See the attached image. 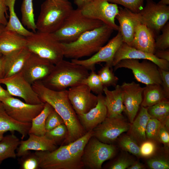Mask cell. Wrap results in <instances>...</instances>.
Instances as JSON below:
<instances>
[{"instance_id": "obj_1", "label": "cell", "mask_w": 169, "mask_h": 169, "mask_svg": "<svg viewBox=\"0 0 169 169\" xmlns=\"http://www.w3.org/2000/svg\"><path fill=\"white\" fill-rule=\"evenodd\" d=\"M32 86L41 100L50 104L63 119L68 130L63 145L72 142L86 133L69 99L67 90H51L45 86L41 80L34 82Z\"/></svg>"}, {"instance_id": "obj_2", "label": "cell", "mask_w": 169, "mask_h": 169, "mask_svg": "<svg viewBox=\"0 0 169 169\" xmlns=\"http://www.w3.org/2000/svg\"><path fill=\"white\" fill-rule=\"evenodd\" d=\"M113 31L104 24L100 27L85 32L72 42L61 43L64 57L79 59L92 56L107 42Z\"/></svg>"}, {"instance_id": "obj_3", "label": "cell", "mask_w": 169, "mask_h": 169, "mask_svg": "<svg viewBox=\"0 0 169 169\" xmlns=\"http://www.w3.org/2000/svg\"><path fill=\"white\" fill-rule=\"evenodd\" d=\"M89 73L84 66L63 59L55 64L49 74L41 81L50 89L61 91L81 84Z\"/></svg>"}, {"instance_id": "obj_4", "label": "cell", "mask_w": 169, "mask_h": 169, "mask_svg": "<svg viewBox=\"0 0 169 169\" xmlns=\"http://www.w3.org/2000/svg\"><path fill=\"white\" fill-rule=\"evenodd\" d=\"M73 9L69 0H45L41 5L35 23L37 31L54 33L61 27Z\"/></svg>"}, {"instance_id": "obj_5", "label": "cell", "mask_w": 169, "mask_h": 169, "mask_svg": "<svg viewBox=\"0 0 169 169\" xmlns=\"http://www.w3.org/2000/svg\"><path fill=\"white\" fill-rule=\"evenodd\" d=\"M30 52L56 64L64 57L61 43L53 33L36 31L25 37Z\"/></svg>"}, {"instance_id": "obj_6", "label": "cell", "mask_w": 169, "mask_h": 169, "mask_svg": "<svg viewBox=\"0 0 169 169\" xmlns=\"http://www.w3.org/2000/svg\"><path fill=\"white\" fill-rule=\"evenodd\" d=\"M102 21L89 18L84 15L80 8L73 9L65 19L61 27L53 33L62 43H69L77 39L83 33L100 27Z\"/></svg>"}, {"instance_id": "obj_7", "label": "cell", "mask_w": 169, "mask_h": 169, "mask_svg": "<svg viewBox=\"0 0 169 169\" xmlns=\"http://www.w3.org/2000/svg\"><path fill=\"white\" fill-rule=\"evenodd\" d=\"M42 169H81L84 166L81 159L73 156L68 144L61 146L52 151H36Z\"/></svg>"}, {"instance_id": "obj_8", "label": "cell", "mask_w": 169, "mask_h": 169, "mask_svg": "<svg viewBox=\"0 0 169 169\" xmlns=\"http://www.w3.org/2000/svg\"><path fill=\"white\" fill-rule=\"evenodd\" d=\"M114 67L115 71L121 68L131 69L136 79L146 85L152 84L161 85L158 67L151 61L144 59L140 62L138 59H125L120 61Z\"/></svg>"}, {"instance_id": "obj_9", "label": "cell", "mask_w": 169, "mask_h": 169, "mask_svg": "<svg viewBox=\"0 0 169 169\" xmlns=\"http://www.w3.org/2000/svg\"><path fill=\"white\" fill-rule=\"evenodd\" d=\"M116 151L115 146L103 143L93 136L84 147L81 160L84 167L100 169L105 161L115 156Z\"/></svg>"}, {"instance_id": "obj_10", "label": "cell", "mask_w": 169, "mask_h": 169, "mask_svg": "<svg viewBox=\"0 0 169 169\" xmlns=\"http://www.w3.org/2000/svg\"><path fill=\"white\" fill-rule=\"evenodd\" d=\"M137 13L140 23L151 30L156 38L169 19V6L146 0L145 6Z\"/></svg>"}, {"instance_id": "obj_11", "label": "cell", "mask_w": 169, "mask_h": 169, "mask_svg": "<svg viewBox=\"0 0 169 169\" xmlns=\"http://www.w3.org/2000/svg\"><path fill=\"white\" fill-rule=\"evenodd\" d=\"M79 8L86 17L100 20L113 30L119 31V26L115 21L119 11L117 4L106 0H94Z\"/></svg>"}, {"instance_id": "obj_12", "label": "cell", "mask_w": 169, "mask_h": 169, "mask_svg": "<svg viewBox=\"0 0 169 169\" xmlns=\"http://www.w3.org/2000/svg\"><path fill=\"white\" fill-rule=\"evenodd\" d=\"M8 114L14 120L21 123H30L43 110V103L33 105L27 103L13 96L0 100Z\"/></svg>"}, {"instance_id": "obj_13", "label": "cell", "mask_w": 169, "mask_h": 169, "mask_svg": "<svg viewBox=\"0 0 169 169\" xmlns=\"http://www.w3.org/2000/svg\"><path fill=\"white\" fill-rule=\"evenodd\" d=\"M130 124L122 115L107 117L93 130V136L103 143L111 144L123 133L128 131Z\"/></svg>"}, {"instance_id": "obj_14", "label": "cell", "mask_w": 169, "mask_h": 169, "mask_svg": "<svg viewBox=\"0 0 169 169\" xmlns=\"http://www.w3.org/2000/svg\"><path fill=\"white\" fill-rule=\"evenodd\" d=\"M6 85L7 90L13 96L22 98L25 102L36 105L43 103L32 84L24 78L21 72L10 76L0 79V84Z\"/></svg>"}, {"instance_id": "obj_15", "label": "cell", "mask_w": 169, "mask_h": 169, "mask_svg": "<svg viewBox=\"0 0 169 169\" xmlns=\"http://www.w3.org/2000/svg\"><path fill=\"white\" fill-rule=\"evenodd\" d=\"M123 43L121 33L118 31L115 37L89 58L85 59H71V61L82 65L91 71L95 70V64L101 62H105L112 67V64L114 56Z\"/></svg>"}, {"instance_id": "obj_16", "label": "cell", "mask_w": 169, "mask_h": 169, "mask_svg": "<svg viewBox=\"0 0 169 169\" xmlns=\"http://www.w3.org/2000/svg\"><path fill=\"white\" fill-rule=\"evenodd\" d=\"M69 101L77 115L85 113L96 105L97 96L86 84H80L67 90Z\"/></svg>"}, {"instance_id": "obj_17", "label": "cell", "mask_w": 169, "mask_h": 169, "mask_svg": "<svg viewBox=\"0 0 169 169\" xmlns=\"http://www.w3.org/2000/svg\"><path fill=\"white\" fill-rule=\"evenodd\" d=\"M54 66V64L48 60L31 53L21 72L25 79L32 84L48 76Z\"/></svg>"}, {"instance_id": "obj_18", "label": "cell", "mask_w": 169, "mask_h": 169, "mask_svg": "<svg viewBox=\"0 0 169 169\" xmlns=\"http://www.w3.org/2000/svg\"><path fill=\"white\" fill-rule=\"evenodd\" d=\"M120 86L125 107L124 111L131 123L135 119L142 103L144 87L134 81L124 82Z\"/></svg>"}, {"instance_id": "obj_19", "label": "cell", "mask_w": 169, "mask_h": 169, "mask_svg": "<svg viewBox=\"0 0 169 169\" xmlns=\"http://www.w3.org/2000/svg\"><path fill=\"white\" fill-rule=\"evenodd\" d=\"M125 59L148 60L155 63L160 69L169 70V62L158 58L154 54L138 50L123 42L115 54L112 66H114L120 61Z\"/></svg>"}, {"instance_id": "obj_20", "label": "cell", "mask_w": 169, "mask_h": 169, "mask_svg": "<svg viewBox=\"0 0 169 169\" xmlns=\"http://www.w3.org/2000/svg\"><path fill=\"white\" fill-rule=\"evenodd\" d=\"M97 96V103L95 107L85 113L77 115L80 124L86 132L93 130L107 116L104 96L102 94Z\"/></svg>"}, {"instance_id": "obj_21", "label": "cell", "mask_w": 169, "mask_h": 169, "mask_svg": "<svg viewBox=\"0 0 169 169\" xmlns=\"http://www.w3.org/2000/svg\"><path fill=\"white\" fill-rule=\"evenodd\" d=\"M119 11L115 17L119 23V31L121 35L123 42L131 46L135 28L139 21L137 13H135L126 8L119 7Z\"/></svg>"}, {"instance_id": "obj_22", "label": "cell", "mask_w": 169, "mask_h": 169, "mask_svg": "<svg viewBox=\"0 0 169 169\" xmlns=\"http://www.w3.org/2000/svg\"><path fill=\"white\" fill-rule=\"evenodd\" d=\"M155 39L152 31L138 21L135 27L131 46L144 52L154 54L156 50Z\"/></svg>"}, {"instance_id": "obj_23", "label": "cell", "mask_w": 169, "mask_h": 169, "mask_svg": "<svg viewBox=\"0 0 169 169\" xmlns=\"http://www.w3.org/2000/svg\"><path fill=\"white\" fill-rule=\"evenodd\" d=\"M26 140H21L17 149V156L20 157L30 150L52 151L57 148V144L45 135L28 134Z\"/></svg>"}, {"instance_id": "obj_24", "label": "cell", "mask_w": 169, "mask_h": 169, "mask_svg": "<svg viewBox=\"0 0 169 169\" xmlns=\"http://www.w3.org/2000/svg\"><path fill=\"white\" fill-rule=\"evenodd\" d=\"M26 42L25 37L4 28L0 33V52L3 56L7 55L25 47Z\"/></svg>"}, {"instance_id": "obj_25", "label": "cell", "mask_w": 169, "mask_h": 169, "mask_svg": "<svg viewBox=\"0 0 169 169\" xmlns=\"http://www.w3.org/2000/svg\"><path fill=\"white\" fill-rule=\"evenodd\" d=\"M104 102L107 110V117H113L121 115L125 110L122 93L120 85L117 84L114 90H110L104 87Z\"/></svg>"}, {"instance_id": "obj_26", "label": "cell", "mask_w": 169, "mask_h": 169, "mask_svg": "<svg viewBox=\"0 0 169 169\" xmlns=\"http://www.w3.org/2000/svg\"><path fill=\"white\" fill-rule=\"evenodd\" d=\"M31 53L25 47L4 56L5 60L4 77L21 72Z\"/></svg>"}, {"instance_id": "obj_27", "label": "cell", "mask_w": 169, "mask_h": 169, "mask_svg": "<svg viewBox=\"0 0 169 169\" xmlns=\"http://www.w3.org/2000/svg\"><path fill=\"white\" fill-rule=\"evenodd\" d=\"M31 125V123H21L13 119L7 113L0 101V133L4 134L9 131L14 133L16 131L21 135L23 140L28 134Z\"/></svg>"}, {"instance_id": "obj_28", "label": "cell", "mask_w": 169, "mask_h": 169, "mask_svg": "<svg viewBox=\"0 0 169 169\" xmlns=\"http://www.w3.org/2000/svg\"><path fill=\"white\" fill-rule=\"evenodd\" d=\"M150 118L146 108L141 106L138 115L131 123L128 131V135L139 146L147 140L146 129L147 122Z\"/></svg>"}, {"instance_id": "obj_29", "label": "cell", "mask_w": 169, "mask_h": 169, "mask_svg": "<svg viewBox=\"0 0 169 169\" xmlns=\"http://www.w3.org/2000/svg\"><path fill=\"white\" fill-rule=\"evenodd\" d=\"M141 106L147 108L167 99L161 85L152 84L144 87Z\"/></svg>"}, {"instance_id": "obj_30", "label": "cell", "mask_w": 169, "mask_h": 169, "mask_svg": "<svg viewBox=\"0 0 169 169\" xmlns=\"http://www.w3.org/2000/svg\"><path fill=\"white\" fill-rule=\"evenodd\" d=\"M20 142L19 138L14 133L3 136L0 141V165L6 159L16 158L17 155L15 150Z\"/></svg>"}, {"instance_id": "obj_31", "label": "cell", "mask_w": 169, "mask_h": 169, "mask_svg": "<svg viewBox=\"0 0 169 169\" xmlns=\"http://www.w3.org/2000/svg\"><path fill=\"white\" fill-rule=\"evenodd\" d=\"M16 0H6V4L9 11V20L5 29L15 31L19 34L27 37L31 35L33 32L26 29L18 18L15 11Z\"/></svg>"}, {"instance_id": "obj_32", "label": "cell", "mask_w": 169, "mask_h": 169, "mask_svg": "<svg viewBox=\"0 0 169 169\" xmlns=\"http://www.w3.org/2000/svg\"><path fill=\"white\" fill-rule=\"evenodd\" d=\"M53 109L50 104L45 102L43 110L33 119L28 134L38 136L45 135L47 131L45 125L46 120L49 115Z\"/></svg>"}, {"instance_id": "obj_33", "label": "cell", "mask_w": 169, "mask_h": 169, "mask_svg": "<svg viewBox=\"0 0 169 169\" xmlns=\"http://www.w3.org/2000/svg\"><path fill=\"white\" fill-rule=\"evenodd\" d=\"M21 11L22 24L32 32H36L33 0H23Z\"/></svg>"}, {"instance_id": "obj_34", "label": "cell", "mask_w": 169, "mask_h": 169, "mask_svg": "<svg viewBox=\"0 0 169 169\" xmlns=\"http://www.w3.org/2000/svg\"><path fill=\"white\" fill-rule=\"evenodd\" d=\"M146 108L151 118L157 119L161 122L169 116V102L168 99H165Z\"/></svg>"}, {"instance_id": "obj_35", "label": "cell", "mask_w": 169, "mask_h": 169, "mask_svg": "<svg viewBox=\"0 0 169 169\" xmlns=\"http://www.w3.org/2000/svg\"><path fill=\"white\" fill-rule=\"evenodd\" d=\"M112 67L105 64L98 72V74L104 87H115L119 80L118 78L113 73Z\"/></svg>"}, {"instance_id": "obj_36", "label": "cell", "mask_w": 169, "mask_h": 169, "mask_svg": "<svg viewBox=\"0 0 169 169\" xmlns=\"http://www.w3.org/2000/svg\"><path fill=\"white\" fill-rule=\"evenodd\" d=\"M119 144L123 150L128 151L137 157L141 156L140 146L129 135L122 136L119 140Z\"/></svg>"}, {"instance_id": "obj_37", "label": "cell", "mask_w": 169, "mask_h": 169, "mask_svg": "<svg viewBox=\"0 0 169 169\" xmlns=\"http://www.w3.org/2000/svg\"><path fill=\"white\" fill-rule=\"evenodd\" d=\"M19 158L18 163L21 169H40L39 159L35 152L28 151Z\"/></svg>"}, {"instance_id": "obj_38", "label": "cell", "mask_w": 169, "mask_h": 169, "mask_svg": "<svg viewBox=\"0 0 169 169\" xmlns=\"http://www.w3.org/2000/svg\"><path fill=\"white\" fill-rule=\"evenodd\" d=\"M81 84L86 85L91 91L98 95L104 93V87L100 79L95 70H91L88 76L85 79Z\"/></svg>"}, {"instance_id": "obj_39", "label": "cell", "mask_w": 169, "mask_h": 169, "mask_svg": "<svg viewBox=\"0 0 169 169\" xmlns=\"http://www.w3.org/2000/svg\"><path fill=\"white\" fill-rule=\"evenodd\" d=\"M68 133L67 127L64 123L54 128L47 131L45 135L57 145L65 139Z\"/></svg>"}, {"instance_id": "obj_40", "label": "cell", "mask_w": 169, "mask_h": 169, "mask_svg": "<svg viewBox=\"0 0 169 169\" xmlns=\"http://www.w3.org/2000/svg\"><path fill=\"white\" fill-rule=\"evenodd\" d=\"M108 2L121 5L135 13H138L144 7V0H106Z\"/></svg>"}, {"instance_id": "obj_41", "label": "cell", "mask_w": 169, "mask_h": 169, "mask_svg": "<svg viewBox=\"0 0 169 169\" xmlns=\"http://www.w3.org/2000/svg\"><path fill=\"white\" fill-rule=\"evenodd\" d=\"M161 124L159 120L151 118L147 122L146 129V139L154 141H158V134Z\"/></svg>"}, {"instance_id": "obj_42", "label": "cell", "mask_w": 169, "mask_h": 169, "mask_svg": "<svg viewBox=\"0 0 169 169\" xmlns=\"http://www.w3.org/2000/svg\"><path fill=\"white\" fill-rule=\"evenodd\" d=\"M162 33L155 39L156 50H165L169 48V23L168 22L162 28Z\"/></svg>"}, {"instance_id": "obj_43", "label": "cell", "mask_w": 169, "mask_h": 169, "mask_svg": "<svg viewBox=\"0 0 169 169\" xmlns=\"http://www.w3.org/2000/svg\"><path fill=\"white\" fill-rule=\"evenodd\" d=\"M148 167L151 169H168L169 162L168 158L163 156H153L147 161Z\"/></svg>"}, {"instance_id": "obj_44", "label": "cell", "mask_w": 169, "mask_h": 169, "mask_svg": "<svg viewBox=\"0 0 169 169\" xmlns=\"http://www.w3.org/2000/svg\"><path fill=\"white\" fill-rule=\"evenodd\" d=\"M64 123L60 115L54 109L48 115L45 121V129L49 131L57 126Z\"/></svg>"}, {"instance_id": "obj_45", "label": "cell", "mask_w": 169, "mask_h": 169, "mask_svg": "<svg viewBox=\"0 0 169 169\" xmlns=\"http://www.w3.org/2000/svg\"><path fill=\"white\" fill-rule=\"evenodd\" d=\"M141 156L149 157L154 153L156 150V145L154 141L146 140L140 146Z\"/></svg>"}, {"instance_id": "obj_46", "label": "cell", "mask_w": 169, "mask_h": 169, "mask_svg": "<svg viewBox=\"0 0 169 169\" xmlns=\"http://www.w3.org/2000/svg\"><path fill=\"white\" fill-rule=\"evenodd\" d=\"M135 161L126 157H120L112 163L109 167L110 169H125L131 166Z\"/></svg>"}, {"instance_id": "obj_47", "label": "cell", "mask_w": 169, "mask_h": 169, "mask_svg": "<svg viewBox=\"0 0 169 169\" xmlns=\"http://www.w3.org/2000/svg\"><path fill=\"white\" fill-rule=\"evenodd\" d=\"M161 75V86L166 98H169V71L158 68Z\"/></svg>"}, {"instance_id": "obj_48", "label": "cell", "mask_w": 169, "mask_h": 169, "mask_svg": "<svg viewBox=\"0 0 169 169\" xmlns=\"http://www.w3.org/2000/svg\"><path fill=\"white\" fill-rule=\"evenodd\" d=\"M169 131L161 124L158 136V141L163 144L167 150L169 146Z\"/></svg>"}, {"instance_id": "obj_49", "label": "cell", "mask_w": 169, "mask_h": 169, "mask_svg": "<svg viewBox=\"0 0 169 169\" xmlns=\"http://www.w3.org/2000/svg\"><path fill=\"white\" fill-rule=\"evenodd\" d=\"M6 0H0V24L6 26L8 21L7 11L8 8L6 4Z\"/></svg>"}, {"instance_id": "obj_50", "label": "cell", "mask_w": 169, "mask_h": 169, "mask_svg": "<svg viewBox=\"0 0 169 169\" xmlns=\"http://www.w3.org/2000/svg\"><path fill=\"white\" fill-rule=\"evenodd\" d=\"M154 54L157 58L169 62V49L156 50Z\"/></svg>"}, {"instance_id": "obj_51", "label": "cell", "mask_w": 169, "mask_h": 169, "mask_svg": "<svg viewBox=\"0 0 169 169\" xmlns=\"http://www.w3.org/2000/svg\"><path fill=\"white\" fill-rule=\"evenodd\" d=\"M5 60L4 56L0 58V79L5 77Z\"/></svg>"}, {"instance_id": "obj_52", "label": "cell", "mask_w": 169, "mask_h": 169, "mask_svg": "<svg viewBox=\"0 0 169 169\" xmlns=\"http://www.w3.org/2000/svg\"><path fill=\"white\" fill-rule=\"evenodd\" d=\"M94 0H74V4L78 8H80Z\"/></svg>"}, {"instance_id": "obj_53", "label": "cell", "mask_w": 169, "mask_h": 169, "mask_svg": "<svg viewBox=\"0 0 169 169\" xmlns=\"http://www.w3.org/2000/svg\"><path fill=\"white\" fill-rule=\"evenodd\" d=\"M12 96L7 90L3 89L0 85V100L3 98Z\"/></svg>"}, {"instance_id": "obj_54", "label": "cell", "mask_w": 169, "mask_h": 169, "mask_svg": "<svg viewBox=\"0 0 169 169\" xmlns=\"http://www.w3.org/2000/svg\"><path fill=\"white\" fill-rule=\"evenodd\" d=\"M144 168V166L140 162L137 161L134 162V163L128 169H142Z\"/></svg>"}, {"instance_id": "obj_55", "label": "cell", "mask_w": 169, "mask_h": 169, "mask_svg": "<svg viewBox=\"0 0 169 169\" xmlns=\"http://www.w3.org/2000/svg\"><path fill=\"white\" fill-rule=\"evenodd\" d=\"M161 124L165 127L169 131V116H168L166 119L162 122Z\"/></svg>"}, {"instance_id": "obj_56", "label": "cell", "mask_w": 169, "mask_h": 169, "mask_svg": "<svg viewBox=\"0 0 169 169\" xmlns=\"http://www.w3.org/2000/svg\"><path fill=\"white\" fill-rule=\"evenodd\" d=\"M158 3L166 5H168L169 4V0H161Z\"/></svg>"}, {"instance_id": "obj_57", "label": "cell", "mask_w": 169, "mask_h": 169, "mask_svg": "<svg viewBox=\"0 0 169 169\" xmlns=\"http://www.w3.org/2000/svg\"><path fill=\"white\" fill-rule=\"evenodd\" d=\"M5 26L2 24H0V33L4 28ZM3 55L0 52V58L3 56Z\"/></svg>"}, {"instance_id": "obj_58", "label": "cell", "mask_w": 169, "mask_h": 169, "mask_svg": "<svg viewBox=\"0 0 169 169\" xmlns=\"http://www.w3.org/2000/svg\"><path fill=\"white\" fill-rule=\"evenodd\" d=\"M4 134L2 133H0V141L2 139L3 137Z\"/></svg>"}]
</instances>
